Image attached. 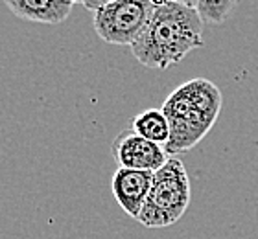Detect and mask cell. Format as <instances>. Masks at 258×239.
<instances>
[{
    "label": "cell",
    "instance_id": "obj_12",
    "mask_svg": "<svg viewBox=\"0 0 258 239\" xmlns=\"http://www.w3.org/2000/svg\"><path fill=\"white\" fill-rule=\"evenodd\" d=\"M70 2H74V4H78V2H81V0H70Z\"/></svg>",
    "mask_w": 258,
    "mask_h": 239
},
{
    "label": "cell",
    "instance_id": "obj_6",
    "mask_svg": "<svg viewBox=\"0 0 258 239\" xmlns=\"http://www.w3.org/2000/svg\"><path fill=\"white\" fill-rule=\"evenodd\" d=\"M153 173L155 171L125 170V168H118L113 173L111 190L116 202L129 217L137 219L142 212L153 184Z\"/></svg>",
    "mask_w": 258,
    "mask_h": 239
},
{
    "label": "cell",
    "instance_id": "obj_5",
    "mask_svg": "<svg viewBox=\"0 0 258 239\" xmlns=\"http://www.w3.org/2000/svg\"><path fill=\"white\" fill-rule=\"evenodd\" d=\"M113 158L118 168L157 171L164 166V162L170 156H168L164 145L142 138L140 134H137L129 127L114 138Z\"/></svg>",
    "mask_w": 258,
    "mask_h": 239
},
{
    "label": "cell",
    "instance_id": "obj_7",
    "mask_svg": "<svg viewBox=\"0 0 258 239\" xmlns=\"http://www.w3.org/2000/svg\"><path fill=\"white\" fill-rule=\"evenodd\" d=\"M19 19L39 24H61L69 19L74 2L70 0H4Z\"/></svg>",
    "mask_w": 258,
    "mask_h": 239
},
{
    "label": "cell",
    "instance_id": "obj_10",
    "mask_svg": "<svg viewBox=\"0 0 258 239\" xmlns=\"http://www.w3.org/2000/svg\"><path fill=\"white\" fill-rule=\"evenodd\" d=\"M111 2H114V0H81V4L85 6L89 11H92V13H96L100 8L111 4Z\"/></svg>",
    "mask_w": 258,
    "mask_h": 239
},
{
    "label": "cell",
    "instance_id": "obj_4",
    "mask_svg": "<svg viewBox=\"0 0 258 239\" xmlns=\"http://www.w3.org/2000/svg\"><path fill=\"white\" fill-rule=\"evenodd\" d=\"M155 8L153 0H114L94 13V30L103 43L131 46L146 30Z\"/></svg>",
    "mask_w": 258,
    "mask_h": 239
},
{
    "label": "cell",
    "instance_id": "obj_1",
    "mask_svg": "<svg viewBox=\"0 0 258 239\" xmlns=\"http://www.w3.org/2000/svg\"><path fill=\"white\" fill-rule=\"evenodd\" d=\"M203 24L196 8L179 2L157 6L146 30L131 44L133 57L146 68H170L203 48Z\"/></svg>",
    "mask_w": 258,
    "mask_h": 239
},
{
    "label": "cell",
    "instance_id": "obj_3",
    "mask_svg": "<svg viewBox=\"0 0 258 239\" xmlns=\"http://www.w3.org/2000/svg\"><path fill=\"white\" fill-rule=\"evenodd\" d=\"M190 199L192 190L184 164L177 156H170L153 173V184L137 221L148 228L170 226L183 217Z\"/></svg>",
    "mask_w": 258,
    "mask_h": 239
},
{
    "label": "cell",
    "instance_id": "obj_2",
    "mask_svg": "<svg viewBox=\"0 0 258 239\" xmlns=\"http://www.w3.org/2000/svg\"><path fill=\"white\" fill-rule=\"evenodd\" d=\"M221 91L205 77H196L168 96L161 111L170 123L168 154H181L196 147L209 134L221 111Z\"/></svg>",
    "mask_w": 258,
    "mask_h": 239
},
{
    "label": "cell",
    "instance_id": "obj_11",
    "mask_svg": "<svg viewBox=\"0 0 258 239\" xmlns=\"http://www.w3.org/2000/svg\"><path fill=\"white\" fill-rule=\"evenodd\" d=\"M166 2H179V4L190 6V8H198V0H153V4L155 6L166 4Z\"/></svg>",
    "mask_w": 258,
    "mask_h": 239
},
{
    "label": "cell",
    "instance_id": "obj_8",
    "mask_svg": "<svg viewBox=\"0 0 258 239\" xmlns=\"http://www.w3.org/2000/svg\"><path fill=\"white\" fill-rule=\"evenodd\" d=\"M131 129L142 138L155 142L159 145H166L170 140V123L161 109H146L139 116L133 118Z\"/></svg>",
    "mask_w": 258,
    "mask_h": 239
},
{
    "label": "cell",
    "instance_id": "obj_9",
    "mask_svg": "<svg viewBox=\"0 0 258 239\" xmlns=\"http://www.w3.org/2000/svg\"><path fill=\"white\" fill-rule=\"evenodd\" d=\"M240 0H198V13L203 22L209 24H221L229 19Z\"/></svg>",
    "mask_w": 258,
    "mask_h": 239
}]
</instances>
